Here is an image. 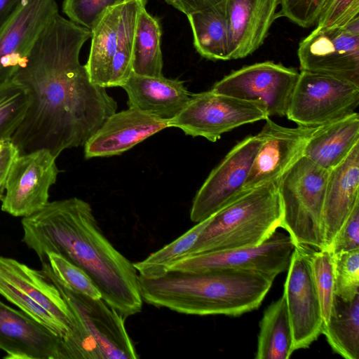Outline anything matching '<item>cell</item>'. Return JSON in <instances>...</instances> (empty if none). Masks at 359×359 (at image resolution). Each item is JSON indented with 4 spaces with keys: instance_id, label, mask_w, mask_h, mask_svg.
Segmentation results:
<instances>
[{
    "instance_id": "6",
    "label": "cell",
    "mask_w": 359,
    "mask_h": 359,
    "mask_svg": "<svg viewBox=\"0 0 359 359\" xmlns=\"http://www.w3.org/2000/svg\"><path fill=\"white\" fill-rule=\"evenodd\" d=\"M0 294L65 342L74 317L59 290L41 270L0 256Z\"/></svg>"
},
{
    "instance_id": "15",
    "label": "cell",
    "mask_w": 359,
    "mask_h": 359,
    "mask_svg": "<svg viewBox=\"0 0 359 359\" xmlns=\"http://www.w3.org/2000/svg\"><path fill=\"white\" fill-rule=\"evenodd\" d=\"M261 143L259 135H250L238 142L208 176L192 203L190 219L201 222L238 198Z\"/></svg>"
},
{
    "instance_id": "7",
    "label": "cell",
    "mask_w": 359,
    "mask_h": 359,
    "mask_svg": "<svg viewBox=\"0 0 359 359\" xmlns=\"http://www.w3.org/2000/svg\"><path fill=\"white\" fill-rule=\"evenodd\" d=\"M359 85L330 75L301 71L286 116L298 126L318 127L354 112Z\"/></svg>"
},
{
    "instance_id": "9",
    "label": "cell",
    "mask_w": 359,
    "mask_h": 359,
    "mask_svg": "<svg viewBox=\"0 0 359 359\" xmlns=\"http://www.w3.org/2000/svg\"><path fill=\"white\" fill-rule=\"evenodd\" d=\"M297 56L301 71L359 85V17L342 27H316L300 41Z\"/></svg>"
},
{
    "instance_id": "1",
    "label": "cell",
    "mask_w": 359,
    "mask_h": 359,
    "mask_svg": "<svg viewBox=\"0 0 359 359\" xmlns=\"http://www.w3.org/2000/svg\"><path fill=\"white\" fill-rule=\"evenodd\" d=\"M90 29L59 13L35 43L14 80L28 95L25 116L12 137L19 154L47 149L56 158L84 146L117 103L91 82L79 53Z\"/></svg>"
},
{
    "instance_id": "10",
    "label": "cell",
    "mask_w": 359,
    "mask_h": 359,
    "mask_svg": "<svg viewBox=\"0 0 359 359\" xmlns=\"http://www.w3.org/2000/svg\"><path fill=\"white\" fill-rule=\"evenodd\" d=\"M295 246L289 235L275 231L259 245L187 256L173 262L167 271L230 269L255 272L274 280L287 269Z\"/></svg>"
},
{
    "instance_id": "39",
    "label": "cell",
    "mask_w": 359,
    "mask_h": 359,
    "mask_svg": "<svg viewBox=\"0 0 359 359\" xmlns=\"http://www.w3.org/2000/svg\"><path fill=\"white\" fill-rule=\"evenodd\" d=\"M18 154V149L11 142L3 144L0 150V201L4 195L6 181L10 168Z\"/></svg>"
},
{
    "instance_id": "43",
    "label": "cell",
    "mask_w": 359,
    "mask_h": 359,
    "mask_svg": "<svg viewBox=\"0 0 359 359\" xmlns=\"http://www.w3.org/2000/svg\"><path fill=\"white\" fill-rule=\"evenodd\" d=\"M2 146H3V144H0V150L1 149Z\"/></svg>"
},
{
    "instance_id": "42",
    "label": "cell",
    "mask_w": 359,
    "mask_h": 359,
    "mask_svg": "<svg viewBox=\"0 0 359 359\" xmlns=\"http://www.w3.org/2000/svg\"><path fill=\"white\" fill-rule=\"evenodd\" d=\"M326 0H313V8L316 20H317L320 11Z\"/></svg>"
},
{
    "instance_id": "40",
    "label": "cell",
    "mask_w": 359,
    "mask_h": 359,
    "mask_svg": "<svg viewBox=\"0 0 359 359\" xmlns=\"http://www.w3.org/2000/svg\"><path fill=\"white\" fill-rule=\"evenodd\" d=\"M224 0H165L169 5L188 15L210 8Z\"/></svg>"
},
{
    "instance_id": "23",
    "label": "cell",
    "mask_w": 359,
    "mask_h": 359,
    "mask_svg": "<svg viewBox=\"0 0 359 359\" xmlns=\"http://www.w3.org/2000/svg\"><path fill=\"white\" fill-rule=\"evenodd\" d=\"M359 142V115L354 112L316 127L304 156L326 170L341 163Z\"/></svg>"
},
{
    "instance_id": "2",
    "label": "cell",
    "mask_w": 359,
    "mask_h": 359,
    "mask_svg": "<svg viewBox=\"0 0 359 359\" xmlns=\"http://www.w3.org/2000/svg\"><path fill=\"white\" fill-rule=\"evenodd\" d=\"M21 224L22 241L41 262L60 255L83 270L125 319L141 311L139 274L107 238L88 202L76 197L48 202Z\"/></svg>"
},
{
    "instance_id": "3",
    "label": "cell",
    "mask_w": 359,
    "mask_h": 359,
    "mask_svg": "<svg viewBox=\"0 0 359 359\" xmlns=\"http://www.w3.org/2000/svg\"><path fill=\"white\" fill-rule=\"evenodd\" d=\"M273 282L259 273L230 269L168 271L152 278L139 275L143 302L196 316H238L257 309Z\"/></svg>"
},
{
    "instance_id": "33",
    "label": "cell",
    "mask_w": 359,
    "mask_h": 359,
    "mask_svg": "<svg viewBox=\"0 0 359 359\" xmlns=\"http://www.w3.org/2000/svg\"><path fill=\"white\" fill-rule=\"evenodd\" d=\"M332 256L335 295L351 301L359 295V249Z\"/></svg>"
},
{
    "instance_id": "36",
    "label": "cell",
    "mask_w": 359,
    "mask_h": 359,
    "mask_svg": "<svg viewBox=\"0 0 359 359\" xmlns=\"http://www.w3.org/2000/svg\"><path fill=\"white\" fill-rule=\"evenodd\" d=\"M357 17H359V0H326L318 16L316 27H342Z\"/></svg>"
},
{
    "instance_id": "25",
    "label": "cell",
    "mask_w": 359,
    "mask_h": 359,
    "mask_svg": "<svg viewBox=\"0 0 359 359\" xmlns=\"http://www.w3.org/2000/svg\"><path fill=\"white\" fill-rule=\"evenodd\" d=\"M187 16L197 52L208 60H229L226 0Z\"/></svg>"
},
{
    "instance_id": "11",
    "label": "cell",
    "mask_w": 359,
    "mask_h": 359,
    "mask_svg": "<svg viewBox=\"0 0 359 359\" xmlns=\"http://www.w3.org/2000/svg\"><path fill=\"white\" fill-rule=\"evenodd\" d=\"M295 69L265 61L231 72L214 84L212 90L264 104L269 116H286L299 77Z\"/></svg>"
},
{
    "instance_id": "29",
    "label": "cell",
    "mask_w": 359,
    "mask_h": 359,
    "mask_svg": "<svg viewBox=\"0 0 359 359\" xmlns=\"http://www.w3.org/2000/svg\"><path fill=\"white\" fill-rule=\"evenodd\" d=\"M147 0H127L121 4L116 53L109 87H122L130 77L135 32L139 10Z\"/></svg>"
},
{
    "instance_id": "12",
    "label": "cell",
    "mask_w": 359,
    "mask_h": 359,
    "mask_svg": "<svg viewBox=\"0 0 359 359\" xmlns=\"http://www.w3.org/2000/svg\"><path fill=\"white\" fill-rule=\"evenodd\" d=\"M42 270L59 290L73 315L93 335L103 359H137L138 353L130 337L125 318L102 298L94 299L65 285L53 272L47 261Z\"/></svg>"
},
{
    "instance_id": "22",
    "label": "cell",
    "mask_w": 359,
    "mask_h": 359,
    "mask_svg": "<svg viewBox=\"0 0 359 359\" xmlns=\"http://www.w3.org/2000/svg\"><path fill=\"white\" fill-rule=\"evenodd\" d=\"M127 93L129 107L170 121L184 109L191 93L184 82L160 76L133 73L121 87Z\"/></svg>"
},
{
    "instance_id": "26",
    "label": "cell",
    "mask_w": 359,
    "mask_h": 359,
    "mask_svg": "<svg viewBox=\"0 0 359 359\" xmlns=\"http://www.w3.org/2000/svg\"><path fill=\"white\" fill-rule=\"evenodd\" d=\"M294 352L293 334L283 294L264 311L259 323L256 359H288Z\"/></svg>"
},
{
    "instance_id": "27",
    "label": "cell",
    "mask_w": 359,
    "mask_h": 359,
    "mask_svg": "<svg viewBox=\"0 0 359 359\" xmlns=\"http://www.w3.org/2000/svg\"><path fill=\"white\" fill-rule=\"evenodd\" d=\"M321 334L332 350L346 359L359 358V295L351 301L335 296L332 311Z\"/></svg>"
},
{
    "instance_id": "24",
    "label": "cell",
    "mask_w": 359,
    "mask_h": 359,
    "mask_svg": "<svg viewBox=\"0 0 359 359\" xmlns=\"http://www.w3.org/2000/svg\"><path fill=\"white\" fill-rule=\"evenodd\" d=\"M121 4L107 8L90 29L91 45L85 66L91 82L105 88L116 53Z\"/></svg>"
},
{
    "instance_id": "38",
    "label": "cell",
    "mask_w": 359,
    "mask_h": 359,
    "mask_svg": "<svg viewBox=\"0 0 359 359\" xmlns=\"http://www.w3.org/2000/svg\"><path fill=\"white\" fill-rule=\"evenodd\" d=\"M279 15L289 19L301 27L307 28L316 22L313 0H280Z\"/></svg>"
},
{
    "instance_id": "5",
    "label": "cell",
    "mask_w": 359,
    "mask_h": 359,
    "mask_svg": "<svg viewBox=\"0 0 359 359\" xmlns=\"http://www.w3.org/2000/svg\"><path fill=\"white\" fill-rule=\"evenodd\" d=\"M328 172L302 156L278 182L281 228L296 245L325 249L323 212Z\"/></svg>"
},
{
    "instance_id": "37",
    "label": "cell",
    "mask_w": 359,
    "mask_h": 359,
    "mask_svg": "<svg viewBox=\"0 0 359 359\" xmlns=\"http://www.w3.org/2000/svg\"><path fill=\"white\" fill-rule=\"evenodd\" d=\"M359 249V203L347 217L329 250L332 255Z\"/></svg>"
},
{
    "instance_id": "21",
    "label": "cell",
    "mask_w": 359,
    "mask_h": 359,
    "mask_svg": "<svg viewBox=\"0 0 359 359\" xmlns=\"http://www.w3.org/2000/svg\"><path fill=\"white\" fill-rule=\"evenodd\" d=\"M359 203V142L347 157L329 170L323 212L325 249H329L340 228Z\"/></svg>"
},
{
    "instance_id": "14",
    "label": "cell",
    "mask_w": 359,
    "mask_h": 359,
    "mask_svg": "<svg viewBox=\"0 0 359 359\" xmlns=\"http://www.w3.org/2000/svg\"><path fill=\"white\" fill-rule=\"evenodd\" d=\"M313 250L296 245L284 283L294 351L309 348L321 334L323 320L311 266Z\"/></svg>"
},
{
    "instance_id": "28",
    "label": "cell",
    "mask_w": 359,
    "mask_h": 359,
    "mask_svg": "<svg viewBox=\"0 0 359 359\" xmlns=\"http://www.w3.org/2000/svg\"><path fill=\"white\" fill-rule=\"evenodd\" d=\"M146 5H142L137 18L133 72L138 75L160 76L163 65L161 29L158 20L148 13Z\"/></svg>"
},
{
    "instance_id": "18",
    "label": "cell",
    "mask_w": 359,
    "mask_h": 359,
    "mask_svg": "<svg viewBox=\"0 0 359 359\" xmlns=\"http://www.w3.org/2000/svg\"><path fill=\"white\" fill-rule=\"evenodd\" d=\"M0 349L6 359H68L62 337L1 300Z\"/></svg>"
},
{
    "instance_id": "8",
    "label": "cell",
    "mask_w": 359,
    "mask_h": 359,
    "mask_svg": "<svg viewBox=\"0 0 359 359\" xmlns=\"http://www.w3.org/2000/svg\"><path fill=\"white\" fill-rule=\"evenodd\" d=\"M268 117L266 107L259 101L241 100L210 90L191 93L186 106L168 125L186 135L216 142L225 133Z\"/></svg>"
},
{
    "instance_id": "20",
    "label": "cell",
    "mask_w": 359,
    "mask_h": 359,
    "mask_svg": "<svg viewBox=\"0 0 359 359\" xmlns=\"http://www.w3.org/2000/svg\"><path fill=\"white\" fill-rule=\"evenodd\" d=\"M280 0H226L229 60L243 58L264 43Z\"/></svg>"
},
{
    "instance_id": "31",
    "label": "cell",
    "mask_w": 359,
    "mask_h": 359,
    "mask_svg": "<svg viewBox=\"0 0 359 359\" xmlns=\"http://www.w3.org/2000/svg\"><path fill=\"white\" fill-rule=\"evenodd\" d=\"M28 107L25 88L13 81L0 86V144L11 142Z\"/></svg>"
},
{
    "instance_id": "35",
    "label": "cell",
    "mask_w": 359,
    "mask_h": 359,
    "mask_svg": "<svg viewBox=\"0 0 359 359\" xmlns=\"http://www.w3.org/2000/svg\"><path fill=\"white\" fill-rule=\"evenodd\" d=\"M127 0H64L62 11L69 20L91 29L105 11Z\"/></svg>"
},
{
    "instance_id": "4",
    "label": "cell",
    "mask_w": 359,
    "mask_h": 359,
    "mask_svg": "<svg viewBox=\"0 0 359 359\" xmlns=\"http://www.w3.org/2000/svg\"><path fill=\"white\" fill-rule=\"evenodd\" d=\"M282 220L278 182L259 185L212 214L185 257L259 245L281 228Z\"/></svg>"
},
{
    "instance_id": "17",
    "label": "cell",
    "mask_w": 359,
    "mask_h": 359,
    "mask_svg": "<svg viewBox=\"0 0 359 359\" xmlns=\"http://www.w3.org/2000/svg\"><path fill=\"white\" fill-rule=\"evenodd\" d=\"M258 133L261 143L244 185L249 190L259 185L278 182L302 156L316 127L282 126L269 117Z\"/></svg>"
},
{
    "instance_id": "16",
    "label": "cell",
    "mask_w": 359,
    "mask_h": 359,
    "mask_svg": "<svg viewBox=\"0 0 359 359\" xmlns=\"http://www.w3.org/2000/svg\"><path fill=\"white\" fill-rule=\"evenodd\" d=\"M58 13L55 0H21L0 26V86L14 80L37 39Z\"/></svg>"
},
{
    "instance_id": "34",
    "label": "cell",
    "mask_w": 359,
    "mask_h": 359,
    "mask_svg": "<svg viewBox=\"0 0 359 359\" xmlns=\"http://www.w3.org/2000/svg\"><path fill=\"white\" fill-rule=\"evenodd\" d=\"M43 261L48 262L56 276L72 290L94 299L102 298L100 292L90 277L61 255L50 253Z\"/></svg>"
},
{
    "instance_id": "32",
    "label": "cell",
    "mask_w": 359,
    "mask_h": 359,
    "mask_svg": "<svg viewBox=\"0 0 359 359\" xmlns=\"http://www.w3.org/2000/svg\"><path fill=\"white\" fill-rule=\"evenodd\" d=\"M311 266L313 282L321 307L323 324L327 323L335 299L333 256L329 249L313 250Z\"/></svg>"
},
{
    "instance_id": "41",
    "label": "cell",
    "mask_w": 359,
    "mask_h": 359,
    "mask_svg": "<svg viewBox=\"0 0 359 359\" xmlns=\"http://www.w3.org/2000/svg\"><path fill=\"white\" fill-rule=\"evenodd\" d=\"M21 0H0V26L9 18Z\"/></svg>"
},
{
    "instance_id": "30",
    "label": "cell",
    "mask_w": 359,
    "mask_h": 359,
    "mask_svg": "<svg viewBox=\"0 0 359 359\" xmlns=\"http://www.w3.org/2000/svg\"><path fill=\"white\" fill-rule=\"evenodd\" d=\"M210 216L197 222L177 239L151 253L144 259L133 263L138 274L144 278H152L166 273L168 268L173 262L187 255L210 222Z\"/></svg>"
},
{
    "instance_id": "19",
    "label": "cell",
    "mask_w": 359,
    "mask_h": 359,
    "mask_svg": "<svg viewBox=\"0 0 359 359\" xmlns=\"http://www.w3.org/2000/svg\"><path fill=\"white\" fill-rule=\"evenodd\" d=\"M168 127V121L134 107L115 112L86 142L85 157L120 155Z\"/></svg>"
},
{
    "instance_id": "13",
    "label": "cell",
    "mask_w": 359,
    "mask_h": 359,
    "mask_svg": "<svg viewBox=\"0 0 359 359\" xmlns=\"http://www.w3.org/2000/svg\"><path fill=\"white\" fill-rule=\"evenodd\" d=\"M55 160L47 149L18 154L7 176L1 210L25 217L43 208L59 173Z\"/></svg>"
}]
</instances>
